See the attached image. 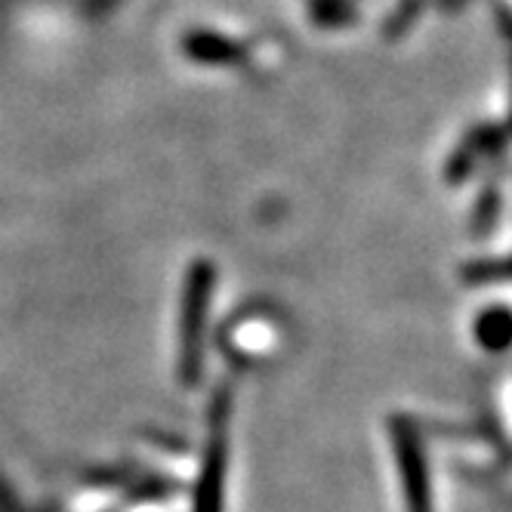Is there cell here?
<instances>
[{"label": "cell", "mask_w": 512, "mask_h": 512, "mask_svg": "<svg viewBox=\"0 0 512 512\" xmlns=\"http://www.w3.org/2000/svg\"><path fill=\"white\" fill-rule=\"evenodd\" d=\"M213 284H216V269L210 260L189 263L186 278H182V297H179L176 374L182 386H198L204 374V331H207Z\"/></svg>", "instance_id": "obj_1"}, {"label": "cell", "mask_w": 512, "mask_h": 512, "mask_svg": "<svg viewBox=\"0 0 512 512\" xmlns=\"http://www.w3.org/2000/svg\"><path fill=\"white\" fill-rule=\"evenodd\" d=\"M392 442L401 469V491H405L408 512H432V488H429V463L423 451V438L414 420L392 417Z\"/></svg>", "instance_id": "obj_2"}, {"label": "cell", "mask_w": 512, "mask_h": 512, "mask_svg": "<svg viewBox=\"0 0 512 512\" xmlns=\"http://www.w3.org/2000/svg\"><path fill=\"white\" fill-rule=\"evenodd\" d=\"M229 398L219 395L213 405L210 420V438L195 488V512H223V494H226V460H229Z\"/></svg>", "instance_id": "obj_3"}, {"label": "cell", "mask_w": 512, "mask_h": 512, "mask_svg": "<svg viewBox=\"0 0 512 512\" xmlns=\"http://www.w3.org/2000/svg\"><path fill=\"white\" fill-rule=\"evenodd\" d=\"M182 50L186 56L198 59V62H210V65H226V62H238L241 59V47L232 44L223 34L213 31H192L186 41H182Z\"/></svg>", "instance_id": "obj_4"}, {"label": "cell", "mask_w": 512, "mask_h": 512, "mask_svg": "<svg viewBox=\"0 0 512 512\" xmlns=\"http://www.w3.org/2000/svg\"><path fill=\"white\" fill-rule=\"evenodd\" d=\"M512 337V321L506 306H491L475 318V340L488 352H503Z\"/></svg>", "instance_id": "obj_5"}, {"label": "cell", "mask_w": 512, "mask_h": 512, "mask_svg": "<svg viewBox=\"0 0 512 512\" xmlns=\"http://www.w3.org/2000/svg\"><path fill=\"white\" fill-rule=\"evenodd\" d=\"M463 278L469 284H485V281H506V260H494V263H472L463 269Z\"/></svg>", "instance_id": "obj_6"}]
</instances>
